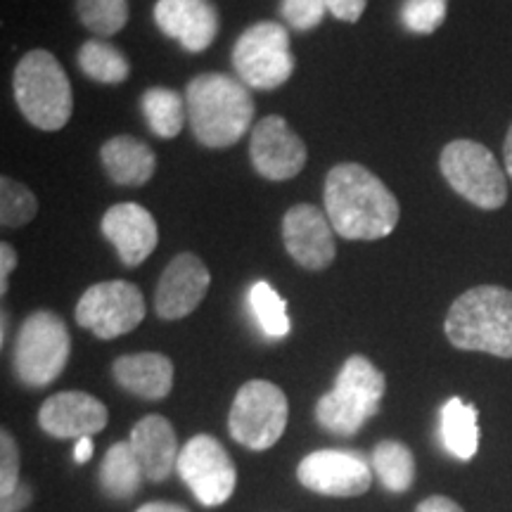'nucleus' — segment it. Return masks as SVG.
<instances>
[{"label": "nucleus", "instance_id": "obj_24", "mask_svg": "<svg viewBox=\"0 0 512 512\" xmlns=\"http://www.w3.org/2000/svg\"><path fill=\"white\" fill-rule=\"evenodd\" d=\"M370 465H373V472L380 477L384 489L394 491V494H403L415 482V458L411 448L401 441H380L373 448Z\"/></svg>", "mask_w": 512, "mask_h": 512}, {"label": "nucleus", "instance_id": "obj_14", "mask_svg": "<svg viewBox=\"0 0 512 512\" xmlns=\"http://www.w3.org/2000/svg\"><path fill=\"white\" fill-rule=\"evenodd\" d=\"M330 219L313 204H294L283 219V242L287 254L306 271H323L335 261Z\"/></svg>", "mask_w": 512, "mask_h": 512}, {"label": "nucleus", "instance_id": "obj_35", "mask_svg": "<svg viewBox=\"0 0 512 512\" xmlns=\"http://www.w3.org/2000/svg\"><path fill=\"white\" fill-rule=\"evenodd\" d=\"M15 266H17L15 247L8 245V242H3V245H0V294L8 292V280H10V273L15 271Z\"/></svg>", "mask_w": 512, "mask_h": 512}, {"label": "nucleus", "instance_id": "obj_23", "mask_svg": "<svg viewBox=\"0 0 512 512\" xmlns=\"http://www.w3.org/2000/svg\"><path fill=\"white\" fill-rule=\"evenodd\" d=\"M143 467L128 441H117L105 453V460L100 465V486L105 496L114 501H126L138 494L143 484Z\"/></svg>", "mask_w": 512, "mask_h": 512}, {"label": "nucleus", "instance_id": "obj_13", "mask_svg": "<svg viewBox=\"0 0 512 512\" xmlns=\"http://www.w3.org/2000/svg\"><path fill=\"white\" fill-rule=\"evenodd\" d=\"M249 157L259 176L266 181H290L304 171L309 150L297 133L290 131L287 121L278 114L264 117L252 128Z\"/></svg>", "mask_w": 512, "mask_h": 512}, {"label": "nucleus", "instance_id": "obj_18", "mask_svg": "<svg viewBox=\"0 0 512 512\" xmlns=\"http://www.w3.org/2000/svg\"><path fill=\"white\" fill-rule=\"evenodd\" d=\"M155 22L188 53H202L219 34V12L207 0H159Z\"/></svg>", "mask_w": 512, "mask_h": 512}, {"label": "nucleus", "instance_id": "obj_8", "mask_svg": "<svg viewBox=\"0 0 512 512\" xmlns=\"http://www.w3.org/2000/svg\"><path fill=\"white\" fill-rule=\"evenodd\" d=\"M290 403L278 384L252 380L242 384L230 406V437L249 451H266L285 434Z\"/></svg>", "mask_w": 512, "mask_h": 512}, {"label": "nucleus", "instance_id": "obj_32", "mask_svg": "<svg viewBox=\"0 0 512 512\" xmlns=\"http://www.w3.org/2000/svg\"><path fill=\"white\" fill-rule=\"evenodd\" d=\"M19 482V446L8 430L0 432V498H8Z\"/></svg>", "mask_w": 512, "mask_h": 512}, {"label": "nucleus", "instance_id": "obj_19", "mask_svg": "<svg viewBox=\"0 0 512 512\" xmlns=\"http://www.w3.org/2000/svg\"><path fill=\"white\" fill-rule=\"evenodd\" d=\"M128 444L136 451L147 482H164L176 470L181 448H178L174 425L164 415H145L136 422Z\"/></svg>", "mask_w": 512, "mask_h": 512}, {"label": "nucleus", "instance_id": "obj_36", "mask_svg": "<svg viewBox=\"0 0 512 512\" xmlns=\"http://www.w3.org/2000/svg\"><path fill=\"white\" fill-rule=\"evenodd\" d=\"M415 512H465L463 508L456 501H451V498L446 496H430L425 498Z\"/></svg>", "mask_w": 512, "mask_h": 512}, {"label": "nucleus", "instance_id": "obj_10", "mask_svg": "<svg viewBox=\"0 0 512 512\" xmlns=\"http://www.w3.org/2000/svg\"><path fill=\"white\" fill-rule=\"evenodd\" d=\"M145 318V299L133 283L107 280L88 287L76 304V323L98 339H117Z\"/></svg>", "mask_w": 512, "mask_h": 512}, {"label": "nucleus", "instance_id": "obj_29", "mask_svg": "<svg viewBox=\"0 0 512 512\" xmlns=\"http://www.w3.org/2000/svg\"><path fill=\"white\" fill-rule=\"evenodd\" d=\"M38 214V200L27 185L15 178H0V221L5 228H19L34 221Z\"/></svg>", "mask_w": 512, "mask_h": 512}, {"label": "nucleus", "instance_id": "obj_1", "mask_svg": "<svg viewBox=\"0 0 512 512\" xmlns=\"http://www.w3.org/2000/svg\"><path fill=\"white\" fill-rule=\"evenodd\" d=\"M325 214L347 240H382L394 233L401 207L373 171L356 162L332 166L325 178Z\"/></svg>", "mask_w": 512, "mask_h": 512}, {"label": "nucleus", "instance_id": "obj_26", "mask_svg": "<svg viewBox=\"0 0 512 512\" xmlns=\"http://www.w3.org/2000/svg\"><path fill=\"white\" fill-rule=\"evenodd\" d=\"M79 67L88 79L107 83V86L124 83L128 79V74H131V64H128L126 57L119 53V48L100 41V38L83 43L79 50Z\"/></svg>", "mask_w": 512, "mask_h": 512}, {"label": "nucleus", "instance_id": "obj_22", "mask_svg": "<svg viewBox=\"0 0 512 512\" xmlns=\"http://www.w3.org/2000/svg\"><path fill=\"white\" fill-rule=\"evenodd\" d=\"M441 441L446 451L458 460H472L479 448V420L475 403H465L458 396L441 408Z\"/></svg>", "mask_w": 512, "mask_h": 512}, {"label": "nucleus", "instance_id": "obj_6", "mask_svg": "<svg viewBox=\"0 0 512 512\" xmlns=\"http://www.w3.org/2000/svg\"><path fill=\"white\" fill-rule=\"evenodd\" d=\"M69 354H72V337L67 323L55 311H34L19 328L12 351V368L19 382L41 389L62 375Z\"/></svg>", "mask_w": 512, "mask_h": 512}, {"label": "nucleus", "instance_id": "obj_21", "mask_svg": "<svg viewBox=\"0 0 512 512\" xmlns=\"http://www.w3.org/2000/svg\"><path fill=\"white\" fill-rule=\"evenodd\" d=\"M105 174L117 185H145L155 176L157 157L143 140L133 136L110 138L100 147Z\"/></svg>", "mask_w": 512, "mask_h": 512}, {"label": "nucleus", "instance_id": "obj_38", "mask_svg": "<svg viewBox=\"0 0 512 512\" xmlns=\"http://www.w3.org/2000/svg\"><path fill=\"white\" fill-rule=\"evenodd\" d=\"M138 512H190V510L183 508V505H178V503L152 501V503H145L143 508H138Z\"/></svg>", "mask_w": 512, "mask_h": 512}, {"label": "nucleus", "instance_id": "obj_4", "mask_svg": "<svg viewBox=\"0 0 512 512\" xmlns=\"http://www.w3.org/2000/svg\"><path fill=\"white\" fill-rule=\"evenodd\" d=\"M19 112L41 131H60L72 119V83L57 57L36 48L22 57L12 79Z\"/></svg>", "mask_w": 512, "mask_h": 512}, {"label": "nucleus", "instance_id": "obj_40", "mask_svg": "<svg viewBox=\"0 0 512 512\" xmlns=\"http://www.w3.org/2000/svg\"><path fill=\"white\" fill-rule=\"evenodd\" d=\"M5 337H8V311H3V335H0V342L5 344Z\"/></svg>", "mask_w": 512, "mask_h": 512}, {"label": "nucleus", "instance_id": "obj_16", "mask_svg": "<svg viewBox=\"0 0 512 512\" xmlns=\"http://www.w3.org/2000/svg\"><path fill=\"white\" fill-rule=\"evenodd\" d=\"M41 430L55 439H83L102 432L110 422L105 403L86 392H60L48 396L38 411Z\"/></svg>", "mask_w": 512, "mask_h": 512}, {"label": "nucleus", "instance_id": "obj_2", "mask_svg": "<svg viewBox=\"0 0 512 512\" xmlns=\"http://www.w3.org/2000/svg\"><path fill=\"white\" fill-rule=\"evenodd\" d=\"M185 107L192 133L204 147H230L254 128L252 93L228 74L195 76L185 88Z\"/></svg>", "mask_w": 512, "mask_h": 512}, {"label": "nucleus", "instance_id": "obj_37", "mask_svg": "<svg viewBox=\"0 0 512 512\" xmlns=\"http://www.w3.org/2000/svg\"><path fill=\"white\" fill-rule=\"evenodd\" d=\"M93 456V441L91 437H83V439H76V448H74V460L79 465L88 463Z\"/></svg>", "mask_w": 512, "mask_h": 512}, {"label": "nucleus", "instance_id": "obj_28", "mask_svg": "<svg viewBox=\"0 0 512 512\" xmlns=\"http://www.w3.org/2000/svg\"><path fill=\"white\" fill-rule=\"evenodd\" d=\"M81 24L98 36H114L128 22V0H79Z\"/></svg>", "mask_w": 512, "mask_h": 512}, {"label": "nucleus", "instance_id": "obj_3", "mask_svg": "<svg viewBox=\"0 0 512 512\" xmlns=\"http://www.w3.org/2000/svg\"><path fill=\"white\" fill-rule=\"evenodd\" d=\"M444 332L456 349L512 358V292L498 285L463 292L446 313Z\"/></svg>", "mask_w": 512, "mask_h": 512}, {"label": "nucleus", "instance_id": "obj_11", "mask_svg": "<svg viewBox=\"0 0 512 512\" xmlns=\"http://www.w3.org/2000/svg\"><path fill=\"white\" fill-rule=\"evenodd\" d=\"M176 472L204 508H216L233 496L238 470L219 439L197 434L181 448Z\"/></svg>", "mask_w": 512, "mask_h": 512}, {"label": "nucleus", "instance_id": "obj_15", "mask_svg": "<svg viewBox=\"0 0 512 512\" xmlns=\"http://www.w3.org/2000/svg\"><path fill=\"white\" fill-rule=\"evenodd\" d=\"M211 285L209 268L204 266L200 256L183 252L159 278L157 292H155V311L159 318L164 320H178L190 316L202 299L207 297V290Z\"/></svg>", "mask_w": 512, "mask_h": 512}, {"label": "nucleus", "instance_id": "obj_17", "mask_svg": "<svg viewBox=\"0 0 512 512\" xmlns=\"http://www.w3.org/2000/svg\"><path fill=\"white\" fill-rule=\"evenodd\" d=\"M102 235L117 249L121 264L126 268H136L155 252L159 242V230L155 216L145 207L133 202L114 204L102 216Z\"/></svg>", "mask_w": 512, "mask_h": 512}, {"label": "nucleus", "instance_id": "obj_34", "mask_svg": "<svg viewBox=\"0 0 512 512\" xmlns=\"http://www.w3.org/2000/svg\"><path fill=\"white\" fill-rule=\"evenodd\" d=\"M31 498H34V494H31V486L22 482L8 498L0 501V512H22L24 508H29Z\"/></svg>", "mask_w": 512, "mask_h": 512}, {"label": "nucleus", "instance_id": "obj_31", "mask_svg": "<svg viewBox=\"0 0 512 512\" xmlns=\"http://www.w3.org/2000/svg\"><path fill=\"white\" fill-rule=\"evenodd\" d=\"M285 22L297 31H311L323 22L325 12H328V3L325 0H283Z\"/></svg>", "mask_w": 512, "mask_h": 512}, {"label": "nucleus", "instance_id": "obj_12", "mask_svg": "<svg viewBox=\"0 0 512 512\" xmlns=\"http://www.w3.org/2000/svg\"><path fill=\"white\" fill-rule=\"evenodd\" d=\"M299 484L320 496L354 498L363 496L373 484L370 463L356 451L323 448L306 456L297 467Z\"/></svg>", "mask_w": 512, "mask_h": 512}, {"label": "nucleus", "instance_id": "obj_27", "mask_svg": "<svg viewBox=\"0 0 512 512\" xmlns=\"http://www.w3.org/2000/svg\"><path fill=\"white\" fill-rule=\"evenodd\" d=\"M249 304L256 316V323L264 330L266 337L271 339H283L290 335V316H287V304L271 285L259 280L249 290Z\"/></svg>", "mask_w": 512, "mask_h": 512}, {"label": "nucleus", "instance_id": "obj_9", "mask_svg": "<svg viewBox=\"0 0 512 512\" xmlns=\"http://www.w3.org/2000/svg\"><path fill=\"white\" fill-rule=\"evenodd\" d=\"M233 67L247 88L273 91L283 86L294 72L287 29L275 22H259L242 31L233 48Z\"/></svg>", "mask_w": 512, "mask_h": 512}, {"label": "nucleus", "instance_id": "obj_39", "mask_svg": "<svg viewBox=\"0 0 512 512\" xmlns=\"http://www.w3.org/2000/svg\"><path fill=\"white\" fill-rule=\"evenodd\" d=\"M503 157H505V171H508L512 181V124L508 128V136H505V143H503Z\"/></svg>", "mask_w": 512, "mask_h": 512}, {"label": "nucleus", "instance_id": "obj_30", "mask_svg": "<svg viewBox=\"0 0 512 512\" xmlns=\"http://www.w3.org/2000/svg\"><path fill=\"white\" fill-rule=\"evenodd\" d=\"M448 0H403L401 19L413 34H434L446 19Z\"/></svg>", "mask_w": 512, "mask_h": 512}, {"label": "nucleus", "instance_id": "obj_25", "mask_svg": "<svg viewBox=\"0 0 512 512\" xmlns=\"http://www.w3.org/2000/svg\"><path fill=\"white\" fill-rule=\"evenodd\" d=\"M140 107L152 133H157L159 138H176L188 119V107L181 95L164 86L150 88L140 100Z\"/></svg>", "mask_w": 512, "mask_h": 512}, {"label": "nucleus", "instance_id": "obj_5", "mask_svg": "<svg viewBox=\"0 0 512 512\" xmlns=\"http://www.w3.org/2000/svg\"><path fill=\"white\" fill-rule=\"evenodd\" d=\"M387 380L366 356H349L332 392L316 403V420L325 432L351 437L380 411Z\"/></svg>", "mask_w": 512, "mask_h": 512}, {"label": "nucleus", "instance_id": "obj_7", "mask_svg": "<svg viewBox=\"0 0 512 512\" xmlns=\"http://www.w3.org/2000/svg\"><path fill=\"white\" fill-rule=\"evenodd\" d=\"M441 176L463 200L496 211L508 202V181L494 152L477 140H451L439 157Z\"/></svg>", "mask_w": 512, "mask_h": 512}, {"label": "nucleus", "instance_id": "obj_33", "mask_svg": "<svg viewBox=\"0 0 512 512\" xmlns=\"http://www.w3.org/2000/svg\"><path fill=\"white\" fill-rule=\"evenodd\" d=\"M325 3H328V12H332V17L354 24L366 12L368 0H325Z\"/></svg>", "mask_w": 512, "mask_h": 512}, {"label": "nucleus", "instance_id": "obj_20", "mask_svg": "<svg viewBox=\"0 0 512 512\" xmlns=\"http://www.w3.org/2000/svg\"><path fill=\"white\" fill-rule=\"evenodd\" d=\"M112 375L121 389L145 401H162L174 387V363L155 351L117 358L112 363Z\"/></svg>", "mask_w": 512, "mask_h": 512}]
</instances>
